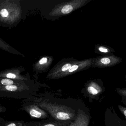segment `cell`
<instances>
[{
	"instance_id": "6da1fadb",
	"label": "cell",
	"mask_w": 126,
	"mask_h": 126,
	"mask_svg": "<svg viewBox=\"0 0 126 126\" xmlns=\"http://www.w3.org/2000/svg\"><path fill=\"white\" fill-rule=\"evenodd\" d=\"M38 105L40 108L47 111L57 120L70 121L76 117L75 111L66 106L51 103L46 101H40Z\"/></svg>"
},
{
	"instance_id": "7a4b0ae2",
	"label": "cell",
	"mask_w": 126,
	"mask_h": 126,
	"mask_svg": "<svg viewBox=\"0 0 126 126\" xmlns=\"http://www.w3.org/2000/svg\"><path fill=\"white\" fill-rule=\"evenodd\" d=\"M29 88L23 83L0 86V97L20 99L23 97Z\"/></svg>"
},
{
	"instance_id": "3957f363",
	"label": "cell",
	"mask_w": 126,
	"mask_h": 126,
	"mask_svg": "<svg viewBox=\"0 0 126 126\" xmlns=\"http://www.w3.org/2000/svg\"><path fill=\"white\" fill-rule=\"evenodd\" d=\"M20 109L26 112L32 117L34 118H46L48 115L46 111L40 108L37 105L35 104H24Z\"/></svg>"
},
{
	"instance_id": "277c9868",
	"label": "cell",
	"mask_w": 126,
	"mask_h": 126,
	"mask_svg": "<svg viewBox=\"0 0 126 126\" xmlns=\"http://www.w3.org/2000/svg\"><path fill=\"white\" fill-rule=\"evenodd\" d=\"M0 78L18 80H22L21 77H20L16 72H6L0 73Z\"/></svg>"
},
{
	"instance_id": "5b68a950",
	"label": "cell",
	"mask_w": 126,
	"mask_h": 126,
	"mask_svg": "<svg viewBox=\"0 0 126 126\" xmlns=\"http://www.w3.org/2000/svg\"><path fill=\"white\" fill-rule=\"evenodd\" d=\"M78 112L80 115L79 126H88L90 123L89 117L82 111L79 110Z\"/></svg>"
},
{
	"instance_id": "8992f818",
	"label": "cell",
	"mask_w": 126,
	"mask_h": 126,
	"mask_svg": "<svg viewBox=\"0 0 126 126\" xmlns=\"http://www.w3.org/2000/svg\"><path fill=\"white\" fill-rule=\"evenodd\" d=\"M87 91L90 94L97 95L101 93L102 91V89L99 85L94 83L88 87Z\"/></svg>"
},
{
	"instance_id": "52a82bcc",
	"label": "cell",
	"mask_w": 126,
	"mask_h": 126,
	"mask_svg": "<svg viewBox=\"0 0 126 126\" xmlns=\"http://www.w3.org/2000/svg\"><path fill=\"white\" fill-rule=\"evenodd\" d=\"M98 50L100 53L106 55L114 54L115 50L112 47L107 46H101L98 47Z\"/></svg>"
},
{
	"instance_id": "ba28073f",
	"label": "cell",
	"mask_w": 126,
	"mask_h": 126,
	"mask_svg": "<svg viewBox=\"0 0 126 126\" xmlns=\"http://www.w3.org/2000/svg\"><path fill=\"white\" fill-rule=\"evenodd\" d=\"M26 123L23 121H5L0 126H25Z\"/></svg>"
},
{
	"instance_id": "9c48e42d",
	"label": "cell",
	"mask_w": 126,
	"mask_h": 126,
	"mask_svg": "<svg viewBox=\"0 0 126 126\" xmlns=\"http://www.w3.org/2000/svg\"><path fill=\"white\" fill-rule=\"evenodd\" d=\"M71 123L70 121L51 123L47 124L44 125L43 126H69Z\"/></svg>"
},
{
	"instance_id": "30bf717a",
	"label": "cell",
	"mask_w": 126,
	"mask_h": 126,
	"mask_svg": "<svg viewBox=\"0 0 126 126\" xmlns=\"http://www.w3.org/2000/svg\"><path fill=\"white\" fill-rule=\"evenodd\" d=\"M73 10V7L70 5H66L64 6L62 9L61 12L63 14H68Z\"/></svg>"
},
{
	"instance_id": "8fae6325",
	"label": "cell",
	"mask_w": 126,
	"mask_h": 126,
	"mask_svg": "<svg viewBox=\"0 0 126 126\" xmlns=\"http://www.w3.org/2000/svg\"><path fill=\"white\" fill-rule=\"evenodd\" d=\"M9 12L6 9L3 8L0 11V15L2 18H7L9 16Z\"/></svg>"
},
{
	"instance_id": "7c38bea8",
	"label": "cell",
	"mask_w": 126,
	"mask_h": 126,
	"mask_svg": "<svg viewBox=\"0 0 126 126\" xmlns=\"http://www.w3.org/2000/svg\"><path fill=\"white\" fill-rule=\"evenodd\" d=\"M79 120H80V115L78 112L74 122H72L69 126H79Z\"/></svg>"
},
{
	"instance_id": "4fadbf2b",
	"label": "cell",
	"mask_w": 126,
	"mask_h": 126,
	"mask_svg": "<svg viewBox=\"0 0 126 126\" xmlns=\"http://www.w3.org/2000/svg\"><path fill=\"white\" fill-rule=\"evenodd\" d=\"M6 111V108L5 107H3L0 105V114L1 113L5 112ZM5 121V120L3 119L0 116V125L2 124Z\"/></svg>"
},
{
	"instance_id": "5bb4252c",
	"label": "cell",
	"mask_w": 126,
	"mask_h": 126,
	"mask_svg": "<svg viewBox=\"0 0 126 126\" xmlns=\"http://www.w3.org/2000/svg\"><path fill=\"white\" fill-rule=\"evenodd\" d=\"M118 108L122 114L124 115V116L126 118V107L122 106L120 105H118Z\"/></svg>"
},
{
	"instance_id": "9a60e30c",
	"label": "cell",
	"mask_w": 126,
	"mask_h": 126,
	"mask_svg": "<svg viewBox=\"0 0 126 126\" xmlns=\"http://www.w3.org/2000/svg\"><path fill=\"white\" fill-rule=\"evenodd\" d=\"M71 67V65H70V64H66L64 65L63 67H62V71L64 72V71H66V70H67L68 69H69Z\"/></svg>"
},
{
	"instance_id": "2e32d148",
	"label": "cell",
	"mask_w": 126,
	"mask_h": 126,
	"mask_svg": "<svg viewBox=\"0 0 126 126\" xmlns=\"http://www.w3.org/2000/svg\"><path fill=\"white\" fill-rule=\"evenodd\" d=\"M78 68V66L77 65H74L71 67L69 69V72H72L73 71H75Z\"/></svg>"
},
{
	"instance_id": "e0dca14e",
	"label": "cell",
	"mask_w": 126,
	"mask_h": 126,
	"mask_svg": "<svg viewBox=\"0 0 126 126\" xmlns=\"http://www.w3.org/2000/svg\"><path fill=\"white\" fill-rule=\"evenodd\" d=\"M47 59L46 58L44 57L41 59L39 61V63L40 64H43L46 63L47 62Z\"/></svg>"
},
{
	"instance_id": "ac0fdd59",
	"label": "cell",
	"mask_w": 126,
	"mask_h": 126,
	"mask_svg": "<svg viewBox=\"0 0 126 126\" xmlns=\"http://www.w3.org/2000/svg\"><path fill=\"white\" fill-rule=\"evenodd\" d=\"M125 81L126 82V75H125Z\"/></svg>"
}]
</instances>
